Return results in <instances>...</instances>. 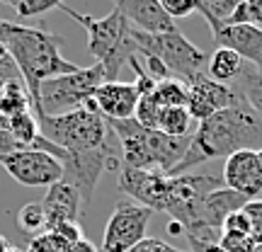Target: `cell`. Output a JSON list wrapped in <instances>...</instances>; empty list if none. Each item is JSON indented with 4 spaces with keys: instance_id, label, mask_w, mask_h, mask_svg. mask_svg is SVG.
Masks as SVG:
<instances>
[{
    "instance_id": "obj_1",
    "label": "cell",
    "mask_w": 262,
    "mask_h": 252,
    "mask_svg": "<svg viewBox=\"0 0 262 252\" xmlns=\"http://www.w3.org/2000/svg\"><path fill=\"white\" fill-rule=\"evenodd\" d=\"M262 148V119L255 109L241 97V102L216 112L204 122H199L194 136H189V148L180 160L170 177L187 175V170L202 165L214 158H231L238 150H260Z\"/></svg>"
},
{
    "instance_id": "obj_2",
    "label": "cell",
    "mask_w": 262,
    "mask_h": 252,
    "mask_svg": "<svg viewBox=\"0 0 262 252\" xmlns=\"http://www.w3.org/2000/svg\"><path fill=\"white\" fill-rule=\"evenodd\" d=\"M0 41L17 65L19 80L32 100V112L39 102V87L44 80L80 71V65L61 56V37L44 27H25L0 19Z\"/></svg>"
},
{
    "instance_id": "obj_3",
    "label": "cell",
    "mask_w": 262,
    "mask_h": 252,
    "mask_svg": "<svg viewBox=\"0 0 262 252\" xmlns=\"http://www.w3.org/2000/svg\"><path fill=\"white\" fill-rule=\"evenodd\" d=\"M107 122V119H104ZM107 126L117 133L122 146L124 168L134 170H158L168 175L180 165L189 148V136L172 139L158 129H143L139 122H107Z\"/></svg>"
},
{
    "instance_id": "obj_4",
    "label": "cell",
    "mask_w": 262,
    "mask_h": 252,
    "mask_svg": "<svg viewBox=\"0 0 262 252\" xmlns=\"http://www.w3.org/2000/svg\"><path fill=\"white\" fill-rule=\"evenodd\" d=\"M58 10L66 12L68 17H73L88 32V49L97 58V63L102 65L107 83H114L122 65L129 63L134 56H139V49L131 39V25L124 19V15L117 8L102 19L83 15V12L68 8L63 3H58Z\"/></svg>"
},
{
    "instance_id": "obj_5",
    "label": "cell",
    "mask_w": 262,
    "mask_h": 252,
    "mask_svg": "<svg viewBox=\"0 0 262 252\" xmlns=\"http://www.w3.org/2000/svg\"><path fill=\"white\" fill-rule=\"evenodd\" d=\"M39 133L54 143L56 148L68 153H85L107 146V122L97 112L95 102H90L83 109L61 114V117H37Z\"/></svg>"
},
{
    "instance_id": "obj_6",
    "label": "cell",
    "mask_w": 262,
    "mask_h": 252,
    "mask_svg": "<svg viewBox=\"0 0 262 252\" xmlns=\"http://www.w3.org/2000/svg\"><path fill=\"white\" fill-rule=\"evenodd\" d=\"M102 83L104 71L100 63L44 80L39 87V102L34 107V117H61V114L83 109L93 102L95 90Z\"/></svg>"
},
{
    "instance_id": "obj_7",
    "label": "cell",
    "mask_w": 262,
    "mask_h": 252,
    "mask_svg": "<svg viewBox=\"0 0 262 252\" xmlns=\"http://www.w3.org/2000/svg\"><path fill=\"white\" fill-rule=\"evenodd\" d=\"M131 39L139 49V56H153L170 71L172 78H182L187 85L199 75H206V61L209 58L199 49L185 39V34L170 32V34H143L131 27Z\"/></svg>"
},
{
    "instance_id": "obj_8",
    "label": "cell",
    "mask_w": 262,
    "mask_h": 252,
    "mask_svg": "<svg viewBox=\"0 0 262 252\" xmlns=\"http://www.w3.org/2000/svg\"><path fill=\"white\" fill-rule=\"evenodd\" d=\"M119 158L117 148H112L110 143L97 150H85V153H68L63 150V182L78 192L80 204H83V214L93 204L97 182L104 175V170H119Z\"/></svg>"
},
{
    "instance_id": "obj_9",
    "label": "cell",
    "mask_w": 262,
    "mask_h": 252,
    "mask_svg": "<svg viewBox=\"0 0 262 252\" xmlns=\"http://www.w3.org/2000/svg\"><path fill=\"white\" fill-rule=\"evenodd\" d=\"M150 216H153L150 209L136 204L131 199L117 201L114 211L110 214V221L104 225L100 252H129L131 247H136L141 240L148 238L146 231H148Z\"/></svg>"
},
{
    "instance_id": "obj_10",
    "label": "cell",
    "mask_w": 262,
    "mask_h": 252,
    "mask_svg": "<svg viewBox=\"0 0 262 252\" xmlns=\"http://www.w3.org/2000/svg\"><path fill=\"white\" fill-rule=\"evenodd\" d=\"M0 168L22 187H51L63 179V165L44 150L25 148L0 158Z\"/></svg>"
},
{
    "instance_id": "obj_11",
    "label": "cell",
    "mask_w": 262,
    "mask_h": 252,
    "mask_svg": "<svg viewBox=\"0 0 262 252\" xmlns=\"http://www.w3.org/2000/svg\"><path fill=\"white\" fill-rule=\"evenodd\" d=\"M117 185L131 201L146 206L150 211L165 214L170 206V177L158 170H134L119 168Z\"/></svg>"
},
{
    "instance_id": "obj_12",
    "label": "cell",
    "mask_w": 262,
    "mask_h": 252,
    "mask_svg": "<svg viewBox=\"0 0 262 252\" xmlns=\"http://www.w3.org/2000/svg\"><path fill=\"white\" fill-rule=\"evenodd\" d=\"M243 95L235 85H221L209 75H199L187 83V112L192 119L204 122L216 112H224L228 107L241 102Z\"/></svg>"
},
{
    "instance_id": "obj_13",
    "label": "cell",
    "mask_w": 262,
    "mask_h": 252,
    "mask_svg": "<svg viewBox=\"0 0 262 252\" xmlns=\"http://www.w3.org/2000/svg\"><path fill=\"white\" fill-rule=\"evenodd\" d=\"M221 187H226V185L219 175H178V177H170V206L165 214L170 216V221H180L206 194H211Z\"/></svg>"
},
{
    "instance_id": "obj_14",
    "label": "cell",
    "mask_w": 262,
    "mask_h": 252,
    "mask_svg": "<svg viewBox=\"0 0 262 252\" xmlns=\"http://www.w3.org/2000/svg\"><path fill=\"white\" fill-rule=\"evenodd\" d=\"M221 179L226 187L245 196L248 201L257 199V194H262V160L257 150H238L226 158Z\"/></svg>"
},
{
    "instance_id": "obj_15",
    "label": "cell",
    "mask_w": 262,
    "mask_h": 252,
    "mask_svg": "<svg viewBox=\"0 0 262 252\" xmlns=\"http://www.w3.org/2000/svg\"><path fill=\"white\" fill-rule=\"evenodd\" d=\"M211 37L219 49H231L238 56L255 65L262 75V27L255 25H214Z\"/></svg>"
},
{
    "instance_id": "obj_16",
    "label": "cell",
    "mask_w": 262,
    "mask_h": 252,
    "mask_svg": "<svg viewBox=\"0 0 262 252\" xmlns=\"http://www.w3.org/2000/svg\"><path fill=\"white\" fill-rule=\"evenodd\" d=\"M93 102L107 122H126V119H134V114H136L139 93H136L134 83H119V80L107 83L104 80L95 90Z\"/></svg>"
},
{
    "instance_id": "obj_17",
    "label": "cell",
    "mask_w": 262,
    "mask_h": 252,
    "mask_svg": "<svg viewBox=\"0 0 262 252\" xmlns=\"http://www.w3.org/2000/svg\"><path fill=\"white\" fill-rule=\"evenodd\" d=\"M114 8L124 15L134 29H139L143 34H170L178 32L175 19L165 15V10L160 8L158 0H119Z\"/></svg>"
},
{
    "instance_id": "obj_18",
    "label": "cell",
    "mask_w": 262,
    "mask_h": 252,
    "mask_svg": "<svg viewBox=\"0 0 262 252\" xmlns=\"http://www.w3.org/2000/svg\"><path fill=\"white\" fill-rule=\"evenodd\" d=\"M41 206L47 216V231H51L58 223H80V218L85 216L78 192L71 185H66L63 179L47 189Z\"/></svg>"
},
{
    "instance_id": "obj_19",
    "label": "cell",
    "mask_w": 262,
    "mask_h": 252,
    "mask_svg": "<svg viewBox=\"0 0 262 252\" xmlns=\"http://www.w3.org/2000/svg\"><path fill=\"white\" fill-rule=\"evenodd\" d=\"M245 71L243 58L231 49H216L206 61V75L221 85H233Z\"/></svg>"
},
{
    "instance_id": "obj_20",
    "label": "cell",
    "mask_w": 262,
    "mask_h": 252,
    "mask_svg": "<svg viewBox=\"0 0 262 252\" xmlns=\"http://www.w3.org/2000/svg\"><path fill=\"white\" fill-rule=\"evenodd\" d=\"M27 109H32V100H29L25 85L19 80L5 83V93H3V100H0V131H8L10 119L27 112Z\"/></svg>"
},
{
    "instance_id": "obj_21",
    "label": "cell",
    "mask_w": 262,
    "mask_h": 252,
    "mask_svg": "<svg viewBox=\"0 0 262 252\" xmlns=\"http://www.w3.org/2000/svg\"><path fill=\"white\" fill-rule=\"evenodd\" d=\"M8 131H10V136L17 141V143H22L25 148H34V143H37L39 136H41V133H39V122L32 109L12 117Z\"/></svg>"
},
{
    "instance_id": "obj_22",
    "label": "cell",
    "mask_w": 262,
    "mask_h": 252,
    "mask_svg": "<svg viewBox=\"0 0 262 252\" xmlns=\"http://www.w3.org/2000/svg\"><path fill=\"white\" fill-rule=\"evenodd\" d=\"M189 117L187 107H168L160 112L158 119V131H163L165 136H172V139H185L189 131Z\"/></svg>"
},
{
    "instance_id": "obj_23",
    "label": "cell",
    "mask_w": 262,
    "mask_h": 252,
    "mask_svg": "<svg viewBox=\"0 0 262 252\" xmlns=\"http://www.w3.org/2000/svg\"><path fill=\"white\" fill-rule=\"evenodd\" d=\"M156 102L168 109V107H187V85L178 80V78H170V80H163V83L156 85Z\"/></svg>"
},
{
    "instance_id": "obj_24",
    "label": "cell",
    "mask_w": 262,
    "mask_h": 252,
    "mask_svg": "<svg viewBox=\"0 0 262 252\" xmlns=\"http://www.w3.org/2000/svg\"><path fill=\"white\" fill-rule=\"evenodd\" d=\"M241 0H196V12H202L209 27L226 25Z\"/></svg>"
},
{
    "instance_id": "obj_25",
    "label": "cell",
    "mask_w": 262,
    "mask_h": 252,
    "mask_svg": "<svg viewBox=\"0 0 262 252\" xmlns=\"http://www.w3.org/2000/svg\"><path fill=\"white\" fill-rule=\"evenodd\" d=\"M233 85L245 97V102L255 109V114L262 119V75L257 71H243Z\"/></svg>"
},
{
    "instance_id": "obj_26",
    "label": "cell",
    "mask_w": 262,
    "mask_h": 252,
    "mask_svg": "<svg viewBox=\"0 0 262 252\" xmlns=\"http://www.w3.org/2000/svg\"><path fill=\"white\" fill-rule=\"evenodd\" d=\"M17 225L25 233H39V231H47V216H44V206L41 201H32L25 204L17 211Z\"/></svg>"
},
{
    "instance_id": "obj_27",
    "label": "cell",
    "mask_w": 262,
    "mask_h": 252,
    "mask_svg": "<svg viewBox=\"0 0 262 252\" xmlns=\"http://www.w3.org/2000/svg\"><path fill=\"white\" fill-rule=\"evenodd\" d=\"M17 12L19 19L47 15L49 10H58V0H3Z\"/></svg>"
},
{
    "instance_id": "obj_28",
    "label": "cell",
    "mask_w": 262,
    "mask_h": 252,
    "mask_svg": "<svg viewBox=\"0 0 262 252\" xmlns=\"http://www.w3.org/2000/svg\"><path fill=\"white\" fill-rule=\"evenodd\" d=\"M160 112H163V107L156 102L153 95L139 97V107H136V114H134V122H139L143 129H158Z\"/></svg>"
},
{
    "instance_id": "obj_29",
    "label": "cell",
    "mask_w": 262,
    "mask_h": 252,
    "mask_svg": "<svg viewBox=\"0 0 262 252\" xmlns=\"http://www.w3.org/2000/svg\"><path fill=\"white\" fill-rule=\"evenodd\" d=\"M27 252H68V245H66L63 240H58L54 233L44 231V233H39L32 238Z\"/></svg>"
},
{
    "instance_id": "obj_30",
    "label": "cell",
    "mask_w": 262,
    "mask_h": 252,
    "mask_svg": "<svg viewBox=\"0 0 262 252\" xmlns=\"http://www.w3.org/2000/svg\"><path fill=\"white\" fill-rule=\"evenodd\" d=\"M243 214L250 221V238L255 245H262V199H253L243 206Z\"/></svg>"
},
{
    "instance_id": "obj_31",
    "label": "cell",
    "mask_w": 262,
    "mask_h": 252,
    "mask_svg": "<svg viewBox=\"0 0 262 252\" xmlns=\"http://www.w3.org/2000/svg\"><path fill=\"white\" fill-rule=\"evenodd\" d=\"M170 19H182L196 12V0H158Z\"/></svg>"
},
{
    "instance_id": "obj_32",
    "label": "cell",
    "mask_w": 262,
    "mask_h": 252,
    "mask_svg": "<svg viewBox=\"0 0 262 252\" xmlns=\"http://www.w3.org/2000/svg\"><path fill=\"white\" fill-rule=\"evenodd\" d=\"M221 250L224 252H253L255 250V240L250 235H228L221 233Z\"/></svg>"
},
{
    "instance_id": "obj_33",
    "label": "cell",
    "mask_w": 262,
    "mask_h": 252,
    "mask_svg": "<svg viewBox=\"0 0 262 252\" xmlns=\"http://www.w3.org/2000/svg\"><path fill=\"white\" fill-rule=\"evenodd\" d=\"M224 233L228 235H250V221L243 214V209H238L224 221Z\"/></svg>"
},
{
    "instance_id": "obj_34",
    "label": "cell",
    "mask_w": 262,
    "mask_h": 252,
    "mask_svg": "<svg viewBox=\"0 0 262 252\" xmlns=\"http://www.w3.org/2000/svg\"><path fill=\"white\" fill-rule=\"evenodd\" d=\"M49 233H54L58 240H63L68 247L73 243H78V240H83V228H80V223H58V225H54Z\"/></svg>"
},
{
    "instance_id": "obj_35",
    "label": "cell",
    "mask_w": 262,
    "mask_h": 252,
    "mask_svg": "<svg viewBox=\"0 0 262 252\" xmlns=\"http://www.w3.org/2000/svg\"><path fill=\"white\" fill-rule=\"evenodd\" d=\"M0 80H3V83H12V80H19L17 65H15L12 56L8 54V49L3 47V41H0ZM19 83H22V80H19Z\"/></svg>"
},
{
    "instance_id": "obj_36",
    "label": "cell",
    "mask_w": 262,
    "mask_h": 252,
    "mask_svg": "<svg viewBox=\"0 0 262 252\" xmlns=\"http://www.w3.org/2000/svg\"><path fill=\"white\" fill-rule=\"evenodd\" d=\"M129 252H189V250H180V247L165 243V240H158V238H146L136 247H131Z\"/></svg>"
},
{
    "instance_id": "obj_37",
    "label": "cell",
    "mask_w": 262,
    "mask_h": 252,
    "mask_svg": "<svg viewBox=\"0 0 262 252\" xmlns=\"http://www.w3.org/2000/svg\"><path fill=\"white\" fill-rule=\"evenodd\" d=\"M17 150H25V146L12 139L10 131H0V158H5L10 153H17Z\"/></svg>"
},
{
    "instance_id": "obj_38",
    "label": "cell",
    "mask_w": 262,
    "mask_h": 252,
    "mask_svg": "<svg viewBox=\"0 0 262 252\" xmlns=\"http://www.w3.org/2000/svg\"><path fill=\"white\" fill-rule=\"evenodd\" d=\"M245 15H248V25L260 27L262 25V0H245Z\"/></svg>"
},
{
    "instance_id": "obj_39",
    "label": "cell",
    "mask_w": 262,
    "mask_h": 252,
    "mask_svg": "<svg viewBox=\"0 0 262 252\" xmlns=\"http://www.w3.org/2000/svg\"><path fill=\"white\" fill-rule=\"evenodd\" d=\"M189 243V252H224L219 243H194V240H187Z\"/></svg>"
},
{
    "instance_id": "obj_40",
    "label": "cell",
    "mask_w": 262,
    "mask_h": 252,
    "mask_svg": "<svg viewBox=\"0 0 262 252\" xmlns=\"http://www.w3.org/2000/svg\"><path fill=\"white\" fill-rule=\"evenodd\" d=\"M68 252H100V250H97L90 240H85V238H83V240H78V243L71 245V247H68Z\"/></svg>"
},
{
    "instance_id": "obj_41",
    "label": "cell",
    "mask_w": 262,
    "mask_h": 252,
    "mask_svg": "<svg viewBox=\"0 0 262 252\" xmlns=\"http://www.w3.org/2000/svg\"><path fill=\"white\" fill-rule=\"evenodd\" d=\"M0 252H19V250L10 243V238H5V235L0 233Z\"/></svg>"
},
{
    "instance_id": "obj_42",
    "label": "cell",
    "mask_w": 262,
    "mask_h": 252,
    "mask_svg": "<svg viewBox=\"0 0 262 252\" xmlns=\"http://www.w3.org/2000/svg\"><path fill=\"white\" fill-rule=\"evenodd\" d=\"M168 233H172V235H185V228H182L178 221H170V223H168Z\"/></svg>"
},
{
    "instance_id": "obj_43",
    "label": "cell",
    "mask_w": 262,
    "mask_h": 252,
    "mask_svg": "<svg viewBox=\"0 0 262 252\" xmlns=\"http://www.w3.org/2000/svg\"><path fill=\"white\" fill-rule=\"evenodd\" d=\"M3 93H5V83L0 80V100H3Z\"/></svg>"
},
{
    "instance_id": "obj_44",
    "label": "cell",
    "mask_w": 262,
    "mask_h": 252,
    "mask_svg": "<svg viewBox=\"0 0 262 252\" xmlns=\"http://www.w3.org/2000/svg\"><path fill=\"white\" fill-rule=\"evenodd\" d=\"M253 252H262V245H255V250Z\"/></svg>"
},
{
    "instance_id": "obj_45",
    "label": "cell",
    "mask_w": 262,
    "mask_h": 252,
    "mask_svg": "<svg viewBox=\"0 0 262 252\" xmlns=\"http://www.w3.org/2000/svg\"><path fill=\"white\" fill-rule=\"evenodd\" d=\"M257 155H260V160H262V148H260V150H257Z\"/></svg>"
}]
</instances>
